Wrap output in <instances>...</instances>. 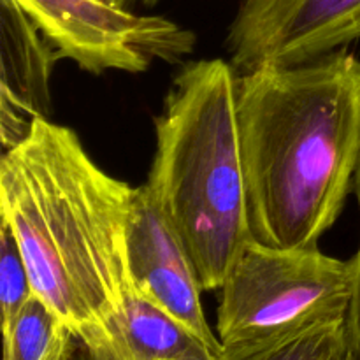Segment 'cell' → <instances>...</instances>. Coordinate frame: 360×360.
<instances>
[{"label":"cell","mask_w":360,"mask_h":360,"mask_svg":"<svg viewBox=\"0 0 360 360\" xmlns=\"http://www.w3.org/2000/svg\"><path fill=\"white\" fill-rule=\"evenodd\" d=\"M134 186L109 176L69 127L39 120L0 158V224L32 288L90 348L132 288L127 236Z\"/></svg>","instance_id":"obj_1"},{"label":"cell","mask_w":360,"mask_h":360,"mask_svg":"<svg viewBox=\"0 0 360 360\" xmlns=\"http://www.w3.org/2000/svg\"><path fill=\"white\" fill-rule=\"evenodd\" d=\"M60 55L14 0H0V141L16 146L51 115V74Z\"/></svg>","instance_id":"obj_8"},{"label":"cell","mask_w":360,"mask_h":360,"mask_svg":"<svg viewBox=\"0 0 360 360\" xmlns=\"http://www.w3.org/2000/svg\"><path fill=\"white\" fill-rule=\"evenodd\" d=\"M354 192L360 210V158L354 178ZM352 264V295L347 311V341L352 360H360V245Z\"/></svg>","instance_id":"obj_13"},{"label":"cell","mask_w":360,"mask_h":360,"mask_svg":"<svg viewBox=\"0 0 360 360\" xmlns=\"http://www.w3.org/2000/svg\"><path fill=\"white\" fill-rule=\"evenodd\" d=\"M109 2L112 4H118V6L122 7H132V6H155V4L158 2V0H109Z\"/></svg>","instance_id":"obj_14"},{"label":"cell","mask_w":360,"mask_h":360,"mask_svg":"<svg viewBox=\"0 0 360 360\" xmlns=\"http://www.w3.org/2000/svg\"><path fill=\"white\" fill-rule=\"evenodd\" d=\"M218 360H350L347 319L315 323L264 343L221 348Z\"/></svg>","instance_id":"obj_11"},{"label":"cell","mask_w":360,"mask_h":360,"mask_svg":"<svg viewBox=\"0 0 360 360\" xmlns=\"http://www.w3.org/2000/svg\"><path fill=\"white\" fill-rule=\"evenodd\" d=\"M60 58L83 70L139 74L155 62L178 63L192 55L197 37L176 21L137 14L109 0H14Z\"/></svg>","instance_id":"obj_5"},{"label":"cell","mask_w":360,"mask_h":360,"mask_svg":"<svg viewBox=\"0 0 360 360\" xmlns=\"http://www.w3.org/2000/svg\"><path fill=\"white\" fill-rule=\"evenodd\" d=\"M34 295L30 274L9 227L0 224V309L2 329L13 322L25 302Z\"/></svg>","instance_id":"obj_12"},{"label":"cell","mask_w":360,"mask_h":360,"mask_svg":"<svg viewBox=\"0 0 360 360\" xmlns=\"http://www.w3.org/2000/svg\"><path fill=\"white\" fill-rule=\"evenodd\" d=\"M350 360H352V359H350Z\"/></svg>","instance_id":"obj_15"},{"label":"cell","mask_w":360,"mask_h":360,"mask_svg":"<svg viewBox=\"0 0 360 360\" xmlns=\"http://www.w3.org/2000/svg\"><path fill=\"white\" fill-rule=\"evenodd\" d=\"M199 336L130 288L86 360H218Z\"/></svg>","instance_id":"obj_9"},{"label":"cell","mask_w":360,"mask_h":360,"mask_svg":"<svg viewBox=\"0 0 360 360\" xmlns=\"http://www.w3.org/2000/svg\"><path fill=\"white\" fill-rule=\"evenodd\" d=\"M4 360H69L74 340L70 327L37 295H32L13 322L2 329Z\"/></svg>","instance_id":"obj_10"},{"label":"cell","mask_w":360,"mask_h":360,"mask_svg":"<svg viewBox=\"0 0 360 360\" xmlns=\"http://www.w3.org/2000/svg\"><path fill=\"white\" fill-rule=\"evenodd\" d=\"M127 253L134 290L221 354L220 340L204 315V288L192 257L146 183L134 190Z\"/></svg>","instance_id":"obj_7"},{"label":"cell","mask_w":360,"mask_h":360,"mask_svg":"<svg viewBox=\"0 0 360 360\" xmlns=\"http://www.w3.org/2000/svg\"><path fill=\"white\" fill-rule=\"evenodd\" d=\"M360 41V0H241L225 35L239 74L294 65Z\"/></svg>","instance_id":"obj_6"},{"label":"cell","mask_w":360,"mask_h":360,"mask_svg":"<svg viewBox=\"0 0 360 360\" xmlns=\"http://www.w3.org/2000/svg\"><path fill=\"white\" fill-rule=\"evenodd\" d=\"M218 292L221 348L264 343L315 323L347 319L352 264L319 248H273L252 239Z\"/></svg>","instance_id":"obj_4"},{"label":"cell","mask_w":360,"mask_h":360,"mask_svg":"<svg viewBox=\"0 0 360 360\" xmlns=\"http://www.w3.org/2000/svg\"><path fill=\"white\" fill-rule=\"evenodd\" d=\"M253 239L311 250L341 214L360 158V60L347 48L238 76Z\"/></svg>","instance_id":"obj_2"},{"label":"cell","mask_w":360,"mask_h":360,"mask_svg":"<svg viewBox=\"0 0 360 360\" xmlns=\"http://www.w3.org/2000/svg\"><path fill=\"white\" fill-rule=\"evenodd\" d=\"M231 62L183 65L155 120L146 186L190 253L204 292L224 285L253 239Z\"/></svg>","instance_id":"obj_3"}]
</instances>
